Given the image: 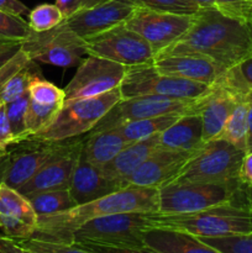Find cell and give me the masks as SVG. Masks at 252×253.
<instances>
[{"label": "cell", "instance_id": "2e32d148", "mask_svg": "<svg viewBox=\"0 0 252 253\" xmlns=\"http://www.w3.org/2000/svg\"><path fill=\"white\" fill-rule=\"evenodd\" d=\"M194 151L172 150L158 146L150 157L132 174L126 178V187L135 185L158 189L168 184L179 174Z\"/></svg>", "mask_w": 252, "mask_h": 253}, {"label": "cell", "instance_id": "d590c367", "mask_svg": "<svg viewBox=\"0 0 252 253\" xmlns=\"http://www.w3.org/2000/svg\"><path fill=\"white\" fill-rule=\"evenodd\" d=\"M137 7H147L162 11L178 12V14L193 15L200 9L193 0H128Z\"/></svg>", "mask_w": 252, "mask_h": 253}, {"label": "cell", "instance_id": "ac0fdd59", "mask_svg": "<svg viewBox=\"0 0 252 253\" xmlns=\"http://www.w3.org/2000/svg\"><path fill=\"white\" fill-rule=\"evenodd\" d=\"M37 214L17 189L0 184V229L12 239H29L35 232Z\"/></svg>", "mask_w": 252, "mask_h": 253}, {"label": "cell", "instance_id": "e0dca14e", "mask_svg": "<svg viewBox=\"0 0 252 253\" xmlns=\"http://www.w3.org/2000/svg\"><path fill=\"white\" fill-rule=\"evenodd\" d=\"M136 7L128 0H105L93 7L74 12L71 16L64 17V20L77 35L86 39L125 24Z\"/></svg>", "mask_w": 252, "mask_h": 253}, {"label": "cell", "instance_id": "74e56055", "mask_svg": "<svg viewBox=\"0 0 252 253\" xmlns=\"http://www.w3.org/2000/svg\"><path fill=\"white\" fill-rule=\"evenodd\" d=\"M30 98L44 103H64V90L46 79L36 78L29 86Z\"/></svg>", "mask_w": 252, "mask_h": 253}, {"label": "cell", "instance_id": "7c38bea8", "mask_svg": "<svg viewBox=\"0 0 252 253\" xmlns=\"http://www.w3.org/2000/svg\"><path fill=\"white\" fill-rule=\"evenodd\" d=\"M63 141L29 137L10 145L0 156V184L14 189L21 187L63 145Z\"/></svg>", "mask_w": 252, "mask_h": 253}, {"label": "cell", "instance_id": "8992f818", "mask_svg": "<svg viewBox=\"0 0 252 253\" xmlns=\"http://www.w3.org/2000/svg\"><path fill=\"white\" fill-rule=\"evenodd\" d=\"M162 214H182L209 209L229 202H247L241 183H168L158 188Z\"/></svg>", "mask_w": 252, "mask_h": 253}, {"label": "cell", "instance_id": "52a82bcc", "mask_svg": "<svg viewBox=\"0 0 252 253\" xmlns=\"http://www.w3.org/2000/svg\"><path fill=\"white\" fill-rule=\"evenodd\" d=\"M244 155V150L222 138L210 140L194 151L170 183L237 182Z\"/></svg>", "mask_w": 252, "mask_h": 253}, {"label": "cell", "instance_id": "7bdbcfd3", "mask_svg": "<svg viewBox=\"0 0 252 253\" xmlns=\"http://www.w3.org/2000/svg\"><path fill=\"white\" fill-rule=\"evenodd\" d=\"M239 180L245 188H252V151H246L239 170Z\"/></svg>", "mask_w": 252, "mask_h": 253}, {"label": "cell", "instance_id": "ee69618b", "mask_svg": "<svg viewBox=\"0 0 252 253\" xmlns=\"http://www.w3.org/2000/svg\"><path fill=\"white\" fill-rule=\"evenodd\" d=\"M0 253H25L17 244L16 239L7 236L4 232L0 234Z\"/></svg>", "mask_w": 252, "mask_h": 253}, {"label": "cell", "instance_id": "60d3db41", "mask_svg": "<svg viewBox=\"0 0 252 253\" xmlns=\"http://www.w3.org/2000/svg\"><path fill=\"white\" fill-rule=\"evenodd\" d=\"M14 143V135L7 120L4 104L0 105V156L7 150L10 145Z\"/></svg>", "mask_w": 252, "mask_h": 253}, {"label": "cell", "instance_id": "f6af8a7d", "mask_svg": "<svg viewBox=\"0 0 252 253\" xmlns=\"http://www.w3.org/2000/svg\"><path fill=\"white\" fill-rule=\"evenodd\" d=\"M0 9L11 12V14L20 15V16L29 11L26 5L22 4L19 0H0Z\"/></svg>", "mask_w": 252, "mask_h": 253}, {"label": "cell", "instance_id": "d6986e66", "mask_svg": "<svg viewBox=\"0 0 252 253\" xmlns=\"http://www.w3.org/2000/svg\"><path fill=\"white\" fill-rule=\"evenodd\" d=\"M123 188L126 187L121 180L108 177L100 167L89 162L81 151L68 188L74 204L91 202Z\"/></svg>", "mask_w": 252, "mask_h": 253}, {"label": "cell", "instance_id": "7402d4cb", "mask_svg": "<svg viewBox=\"0 0 252 253\" xmlns=\"http://www.w3.org/2000/svg\"><path fill=\"white\" fill-rule=\"evenodd\" d=\"M241 99L220 83H214L202 98L199 115L203 124V141L217 138L237 100Z\"/></svg>", "mask_w": 252, "mask_h": 253}, {"label": "cell", "instance_id": "d4e9b609", "mask_svg": "<svg viewBox=\"0 0 252 253\" xmlns=\"http://www.w3.org/2000/svg\"><path fill=\"white\" fill-rule=\"evenodd\" d=\"M203 143V124L199 113L179 116L174 124L160 133V146L172 150L194 151Z\"/></svg>", "mask_w": 252, "mask_h": 253}, {"label": "cell", "instance_id": "30bf717a", "mask_svg": "<svg viewBox=\"0 0 252 253\" xmlns=\"http://www.w3.org/2000/svg\"><path fill=\"white\" fill-rule=\"evenodd\" d=\"M202 105L200 99H184L165 95H140L121 99L104 118L94 126L91 131H101L115 127L124 123L168 114L199 113Z\"/></svg>", "mask_w": 252, "mask_h": 253}, {"label": "cell", "instance_id": "b9f144b4", "mask_svg": "<svg viewBox=\"0 0 252 253\" xmlns=\"http://www.w3.org/2000/svg\"><path fill=\"white\" fill-rule=\"evenodd\" d=\"M22 40L0 36V67L21 49Z\"/></svg>", "mask_w": 252, "mask_h": 253}, {"label": "cell", "instance_id": "836d02e7", "mask_svg": "<svg viewBox=\"0 0 252 253\" xmlns=\"http://www.w3.org/2000/svg\"><path fill=\"white\" fill-rule=\"evenodd\" d=\"M25 253H86L85 250L79 244H62L56 241H47V240L29 239L16 240Z\"/></svg>", "mask_w": 252, "mask_h": 253}, {"label": "cell", "instance_id": "7a4b0ae2", "mask_svg": "<svg viewBox=\"0 0 252 253\" xmlns=\"http://www.w3.org/2000/svg\"><path fill=\"white\" fill-rule=\"evenodd\" d=\"M158 210V189L128 185L118 192L76 205L64 211L40 216L31 237L62 244H74L73 236L77 230L96 217L119 212H157Z\"/></svg>", "mask_w": 252, "mask_h": 253}, {"label": "cell", "instance_id": "bcb514c9", "mask_svg": "<svg viewBox=\"0 0 252 253\" xmlns=\"http://www.w3.org/2000/svg\"><path fill=\"white\" fill-rule=\"evenodd\" d=\"M246 151H252V101H251V105H250V113H249V135H247Z\"/></svg>", "mask_w": 252, "mask_h": 253}, {"label": "cell", "instance_id": "83f0119b", "mask_svg": "<svg viewBox=\"0 0 252 253\" xmlns=\"http://www.w3.org/2000/svg\"><path fill=\"white\" fill-rule=\"evenodd\" d=\"M179 116L182 115L180 114H168V115L153 116V118L127 121V123H124L121 125L115 126V127H118V130L125 137V140L128 143H131L163 132L166 128L174 124L179 119Z\"/></svg>", "mask_w": 252, "mask_h": 253}, {"label": "cell", "instance_id": "1f68e13d", "mask_svg": "<svg viewBox=\"0 0 252 253\" xmlns=\"http://www.w3.org/2000/svg\"><path fill=\"white\" fill-rule=\"evenodd\" d=\"M30 101L29 90L20 98L4 104L7 120L14 135V143L26 138V111Z\"/></svg>", "mask_w": 252, "mask_h": 253}, {"label": "cell", "instance_id": "f907efd6", "mask_svg": "<svg viewBox=\"0 0 252 253\" xmlns=\"http://www.w3.org/2000/svg\"><path fill=\"white\" fill-rule=\"evenodd\" d=\"M0 105H1V103H0Z\"/></svg>", "mask_w": 252, "mask_h": 253}, {"label": "cell", "instance_id": "ba28073f", "mask_svg": "<svg viewBox=\"0 0 252 253\" xmlns=\"http://www.w3.org/2000/svg\"><path fill=\"white\" fill-rule=\"evenodd\" d=\"M21 49L37 63L72 68L86 54L85 40L67 25L66 20L46 31H34L22 40Z\"/></svg>", "mask_w": 252, "mask_h": 253}, {"label": "cell", "instance_id": "f546056e", "mask_svg": "<svg viewBox=\"0 0 252 253\" xmlns=\"http://www.w3.org/2000/svg\"><path fill=\"white\" fill-rule=\"evenodd\" d=\"M217 83L224 85L240 98H246L247 94L252 91V57L244 59L226 69Z\"/></svg>", "mask_w": 252, "mask_h": 253}, {"label": "cell", "instance_id": "c3c4849f", "mask_svg": "<svg viewBox=\"0 0 252 253\" xmlns=\"http://www.w3.org/2000/svg\"><path fill=\"white\" fill-rule=\"evenodd\" d=\"M245 194H246L247 203L252 208V188H245Z\"/></svg>", "mask_w": 252, "mask_h": 253}, {"label": "cell", "instance_id": "f1b7e54d", "mask_svg": "<svg viewBox=\"0 0 252 253\" xmlns=\"http://www.w3.org/2000/svg\"><path fill=\"white\" fill-rule=\"evenodd\" d=\"M37 216L56 214L76 207L68 189L44 190L27 197Z\"/></svg>", "mask_w": 252, "mask_h": 253}, {"label": "cell", "instance_id": "ffe728a7", "mask_svg": "<svg viewBox=\"0 0 252 253\" xmlns=\"http://www.w3.org/2000/svg\"><path fill=\"white\" fill-rule=\"evenodd\" d=\"M153 67L160 73L212 85L226 71L215 62L194 54L156 56Z\"/></svg>", "mask_w": 252, "mask_h": 253}, {"label": "cell", "instance_id": "44dd1931", "mask_svg": "<svg viewBox=\"0 0 252 253\" xmlns=\"http://www.w3.org/2000/svg\"><path fill=\"white\" fill-rule=\"evenodd\" d=\"M41 77L37 62L20 49L0 67V103L7 104L20 98L29 90L32 81Z\"/></svg>", "mask_w": 252, "mask_h": 253}, {"label": "cell", "instance_id": "277c9868", "mask_svg": "<svg viewBox=\"0 0 252 253\" xmlns=\"http://www.w3.org/2000/svg\"><path fill=\"white\" fill-rule=\"evenodd\" d=\"M151 226L182 230L195 237H226L252 232V208L247 202H229L182 214L147 212Z\"/></svg>", "mask_w": 252, "mask_h": 253}, {"label": "cell", "instance_id": "e575fe53", "mask_svg": "<svg viewBox=\"0 0 252 253\" xmlns=\"http://www.w3.org/2000/svg\"><path fill=\"white\" fill-rule=\"evenodd\" d=\"M64 20L61 9L56 4H42L35 7L29 15V25L34 31H46Z\"/></svg>", "mask_w": 252, "mask_h": 253}, {"label": "cell", "instance_id": "8d00e7d4", "mask_svg": "<svg viewBox=\"0 0 252 253\" xmlns=\"http://www.w3.org/2000/svg\"><path fill=\"white\" fill-rule=\"evenodd\" d=\"M31 31L29 22L20 15L11 14L0 9V36L24 40Z\"/></svg>", "mask_w": 252, "mask_h": 253}, {"label": "cell", "instance_id": "d6a6232c", "mask_svg": "<svg viewBox=\"0 0 252 253\" xmlns=\"http://www.w3.org/2000/svg\"><path fill=\"white\" fill-rule=\"evenodd\" d=\"M216 253H252V232L226 237H198Z\"/></svg>", "mask_w": 252, "mask_h": 253}, {"label": "cell", "instance_id": "4dcf8cb0", "mask_svg": "<svg viewBox=\"0 0 252 253\" xmlns=\"http://www.w3.org/2000/svg\"><path fill=\"white\" fill-rule=\"evenodd\" d=\"M62 105L63 103H44L30 98L26 111V138L46 127Z\"/></svg>", "mask_w": 252, "mask_h": 253}, {"label": "cell", "instance_id": "4316f807", "mask_svg": "<svg viewBox=\"0 0 252 253\" xmlns=\"http://www.w3.org/2000/svg\"><path fill=\"white\" fill-rule=\"evenodd\" d=\"M250 105L251 101L247 100L246 98L239 99L232 108L221 133L217 137L227 141L240 150H244L245 152H246L247 135H249Z\"/></svg>", "mask_w": 252, "mask_h": 253}, {"label": "cell", "instance_id": "9a60e30c", "mask_svg": "<svg viewBox=\"0 0 252 253\" xmlns=\"http://www.w3.org/2000/svg\"><path fill=\"white\" fill-rule=\"evenodd\" d=\"M84 138L85 136H77L64 140L63 145L17 190L27 198L44 190L68 189Z\"/></svg>", "mask_w": 252, "mask_h": 253}, {"label": "cell", "instance_id": "5b68a950", "mask_svg": "<svg viewBox=\"0 0 252 253\" xmlns=\"http://www.w3.org/2000/svg\"><path fill=\"white\" fill-rule=\"evenodd\" d=\"M121 99L120 89L115 88L100 95L64 100L51 123L31 137L63 141L90 132L104 115Z\"/></svg>", "mask_w": 252, "mask_h": 253}, {"label": "cell", "instance_id": "7dc6e473", "mask_svg": "<svg viewBox=\"0 0 252 253\" xmlns=\"http://www.w3.org/2000/svg\"><path fill=\"white\" fill-rule=\"evenodd\" d=\"M193 1L197 2L200 7H215L214 0H193Z\"/></svg>", "mask_w": 252, "mask_h": 253}, {"label": "cell", "instance_id": "4fadbf2b", "mask_svg": "<svg viewBox=\"0 0 252 253\" xmlns=\"http://www.w3.org/2000/svg\"><path fill=\"white\" fill-rule=\"evenodd\" d=\"M193 19L194 14H178L147 7H136L125 25L143 37L152 47L155 56H157L188 31Z\"/></svg>", "mask_w": 252, "mask_h": 253}, {"label": "cell", "instance_id": "cb8c5ba5", "mask_svg": "<svg viewBox=\"0 0 252 253\" xmlns=\"http://www.w3.org/2000/svg\"><path fill=\"white\" fill-rule=\"evenodd\" d=\"M158 146L160 133L128 143L110 162L101 167V169L108 177L121 180L125 184L126 178L132 174Z\"/></svg>", "mask_w": 252, "mask_h": 253}, {"label": "cell", "instance_id": "8fae6325", "mask_svg": "<svg viewBox=\"0 0 252 253\" xmlns=\"http://www.w3.org/2000/svg\"><path fill=\"white\" fill-rule=\"evenodd\" d=\"M86 56H96L126 67L153 63L155 52L147 41L125 24L86 37Z\"/></svg>", "mask_w": 252, "mask_h": 253}, {"label": "cell", "instance_id": "681fc988", "mask_svg": "<svg viewBox=\"0 0 252 253\" xmlns=\"http://www.w3.org/2000/svg\"><path fill=\"white\" fill-rule=\"evenodd\" d=\"M246 99L247 100H250V101H252V91H250L249 94H247V96H246Z\"/></svg>", "mask_w": 252, "mask_h": 253}, {"label": "cell", "instance_id": "f35d334b", "mask_svg": "<svg viewBox=\"0 0 252 253\" xmlns=\"http://www.w3.org/2000/svg\"><path fill=\"white\" fill-rule=\"evenodd\" d=\"M215 7L222 14L240 21L252 24V0H214Z\"/></svg>", "mask_w": 252, "mask_h": 253}, {"label": "cell", "instance_id": "5bb4252c", "mask_svg": "<svg viewBox=\"0 0 252 253\" xmlns=\"http://www.w3.org/2000/svg\"><path fill=\"white\" fill-rule=\"evenodd\" d=\"M127 67L109 59L88 54L66 85L64 100L89 98L119 88Z\"/></svg>", "mask_w": 252, "mask_h": 253}, {"label": "cell", "instance_id": "3957f363", "mask_svg": "<svg viewBox=\"0 0 252 253\" xmlns=\"http://www.w3.org/2000/svg\"><path fill=\"white\" fill-rule=\"evenodd\" d=\"M151 226L147 212H119L96 217L82 225L73 241L86 253H148L143 232Z\"/></svg>", "mask_w": 252, "mask_h": 253}, {"label": "cell", "instance_id": "484cf974", "mask_svg": "<svg viewBox=\"0 0 252 253\" xmlns=\"http://www.w3.org/2000/svg\"><path fill=\"white\" fill-rule=\"evenodd\" d=\"M128 145L118 127H110L101 131H90L85 136L82 153L94 166L104 167L110 162L121 150Z\"/></svg>", "mask_w": 252, "mask_h": 253}, {"label": "cell", "instance_id": "9c48e42d", "mask_svg": "<svg viewBox=\"0 0 252 253\" xmlns=\"http://www.w3.org/2000/svg\"><path fill=\"white\" fill-rule=\"evenodd\" d=\"M210 84L166 76L155 69L153 63L127 67L121 82V98L140 95H165L184 99H200L210 90Z\"/></svg>", "mask_w": 252, "mask_h": 253}, {"label": "cell", "instance_id": "ab89813d", "mask_svg": "<svg viewBox=\"0 0 252 253\" xmlns=\"http://www.w3.org/2000/svg\"><path fill=\"white\" fill-rule=\"evenodd\" d=\"M103 1L105 0H56V5L61 9L63 16L68 17L74 12L93 7Z\"/></svg>", "mask_w": 252, "mask_h": 253}, {"label": "cell", "instance_id": "6da1fadb", "mask_svg": "<svg viewBox=\"0 0 252 253\" xmlns=\"http://www.w3.org/2000/svg\"><path fill=\"white\" fill-rule=\"evenodd\" d=\"M162 54H194L229 69L252 57V24L200 7L188 31L157 56Z\"/></svg>", "mask_w": 252, "mask_h": 253}, {"label": "cell", "instance_id": "603a6c76", "mask_svg": "<svg viewBox=\"0 0 252 253\" xmlns=\"http://www.w3.org/2000/svg\"><path fill=\"white\" fill-rule=\"evenodd\" d=\"M142 240L148 253H216L194 235L170 227L150 226Z\"/></svg>", "mask_w": 252, "mask_h": 253}]
</instances>
